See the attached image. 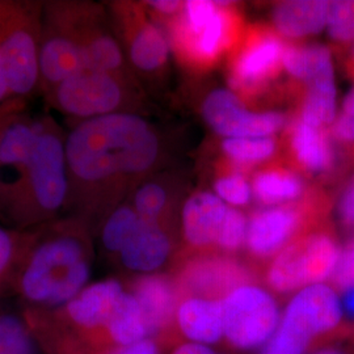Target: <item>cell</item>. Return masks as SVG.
<instances>
[{
    "label": "cell",
    "mask_w": 354,
    "mask_h": 354,
    "mask_svg": "<svg viewBox=\"0 0 354 354\" xmlns=\"http://www.w3.org/2000/svg\"><path fill=\"white\" fill-rule=\"evenodd\" d=\"M159 137L134 113H115L74 122L66 134L68 201L66 215L88 222L114 189L143 176L156 165Z\"/></svg>",
    "instance_id": "cell-1"
},
{
    "label": "cell",
    "mask_w": 354,
    "mask_h": 354,
    "mask_svg": "<svg viewBox=\"0 0 354 354\" xmlns=\"http://www.w3.org/2000/svg\"><path fill=\"white\" fill-rule=\"evenodd\" d=\"M91 273L88 222L67 215L35 228V238L16 272L11 290L29 310L51 311L86 289Z\"/></svg>",
    "instance_id": "cell-2"
},
{
    "label": "cell",
    "mask_w": 354,
    "mask_h": 354,
    "mask_svg": "<svg viewBox=\"0 0 354 354\" xmlns=\"http://www.w3.org/2000/svg\"><path fill=\"white\" fill-rule=\"evenodd\" d=\"M66 134L50 115L38 118L37 142L26 176L0 207L3 223L35 230L66 215L70 190Z\"/></svg>",
    "instance_id": "cell-3"
},
{
    "label": "cell",
    "mask_w": 354,
    "mask_h": 354,
    "mask_svg": "<svg viewBox=\"0 0 354 354\" xmlns=\"http://www.w3.org/2000/svg\"><path fill=\"white\" fill-rule=\"evenodd\" d=\"M44 1L0 0V61L12 96L39 92V45Z\"/></svg>",
    "instance_id": "cell-4"
},
{
    "label": "cell",
    "mask_w": 354,
    "mask_h": 354,
    "mask_svg": "<svg viewBox=\"0 0 354 354\" xmlns=\"http://www.w3.org/2000/svg\"><path fill=\"white\" fill-rule=\"evenodd\" d=\"M342 301L324 283L298 291L261 354H304L310 342L342 322Z\"/></svg>",
    "instance_id": "cell-5"
},
{
    "label": "cell",
    "mask_w": 354,
    "mask_h": 354,
    "mask_svg": "<svg viewBox=\"0 0 354 354\" xmlns=\"http://www.w3.org/2000/svg\"><path fill=\"white\" fill-rule=\"evenodd\" d=\"M45 99L53 109L74 122L125 113L120 111L127 102L125 77L84 68L66 79Z\"/></svg>",
    "instance_id": "cell-6"
},
{
    "label": "cell",
    "mask_w": 354,
    "mask_h": 354,
    "mask_svg": "<svg viewBox=\"0 0 354 354\" xmlns=\"http://www.w3.org/2000/svg\"><path fill=\"white\" fill-rule=\"evenodd\" d=\"M342 251L327 234L311 235L283 248L268 270V282L279 292L301 290L333 276Z\"/></svg>",
    "instance_id": "cell-7"
},
{
    "label": "cell",
    "mask_w": 354,
    "mask_h": 354,
    "mask_svg": "<svg viewBox=\"0 0 354 354\" xmlns=\"http://www.w3.org/2000/svg\"><path fill=\"white\" fill-rule=\"evenodd\" d=\"M223 337L243 351L260 348L270 340L279 327V310L268 291L243 285L221 299Z\"/></svg>",
    "instance_id": "cell-8"
},
{
    "label": "cell",
    "mask_w": 354,
    "mask_h": 354,
    "mask_svg": "<svg viewBox=\"0 0 354 354\" xmlns=\"http://www.w3.org/2000/svg\"><path fill=\"white\" fill-rule=\"evenodd\" d=\"M38 66L39 93L45 97L66 79L86 68L83 51L64 12V1H44Z\"/></svg>",
    "instance_id": "cell-9"
},
{
    "label": "cell",
    "mask_w": 354,
    "mask_h": 354,
    "mask_svg": "<svg viewBox=\"0 0 354 354\" xmlns=\"http://www.w3.org/2000/svg\"><path fill=\"white\" fill-rule=\"evenodd\" d=\"M38 136V118L24 100L0 108V207L10 200L26 176Z\"/></svg>",
    "instance_id": "cell-10"
},
{
    "label": "cell",
    "mask_w": 354,
    "mask_h": 354,
    "mask_svg": "<svg viewBox=\"0 0 354 354\" xmlns=\"http://www.w3.org/2000/svg\"><path fill=\"white\" fill-rule=\"evenodd\" d=\"M241 35V17L228 3H221L214 17L197 32L171 21L168 38L177 57L194 68H207L232 49Z\"/></svg>",
    "instance_id": "cell-11"
},
{
    "label": "cell",
    "mask_w": 354,
    "mask_h": 354,
    "mask_svg": "<svg viewBox=\"0 0 354 354\" xmlns=\"http://www.w3.org/2000/svg\"><path fill=\"white\" fill-rule=\"evenodd\" d=\"M286 45L273 32L254 28L243 39L230 68V84L241 95H256L279 75Z\"/></svg>",
    "instance_id": "cell-12"
},
{
    "label": "cell",
    "mask_w": 354,
    "mask_h": 354,
    "mask_svg": "<svg viewBox=\"0 0 354 354\" xmlns=\"http://www.w3.org/2000/svg\"><path fill=\"white\" fill-rule=\"evenodd\" d=\"M64 8L83 51L86 68L125 77L124 53L115 37L104 29L99 8L86 1H64Z\"/></svg>",
    "instance_id": "cell-13"
},
{
    "label": "cell",
    "mask_w": 354,
    "mask_h": 354,
    "mask_svg": "<svg viewBox=\"0 0 354 354\" xmlns=\"http://www.w3.org/2000/svg\"><path fill=\"white\" fill-rule=\"evenodd\" d=\"M206 122L226 138H264L277 133L286 124L279 112H248L241 97L228 89H215L203 102Z\"/></svg>",
    "instance_id": "cell-14"
},
{
    "label": "cell",
    "mask_w": 354,
    "mask_h": 354,
    "mask_svg": "<svg viewBox=\"0 0 354 354\" xmlns=\"http://www.w3.org/2000/svg\"><path fill=\"white\" fill-rule=\"evenodd\" d=\"M115 16L122 26L131 64L143 74L160 71L168 61L171 44L168 33L146 17L138 6H114Z\"/></svg>",
    "instance_id": "cell-15"
},
{
    "label": "cell",
    "mask_w": 354,
    "mask_h": 354,
    "mask_svg": "<svg viewBox=\"0 0 354 354\" xmlns=\"http://www.w3.org/2000/svg\"><path fill=\"white\" fill-rule=\"evenodd\" d=\"M250 272L228 257H200L192 260L180 273V285L198 298H223L243 285H248Z\"/></svg>",
    "instance_id": "cell-16"
},
{
    "label": "cell",
    "mask_w": 354,
    "mask_h": 354,
    "mask_svg": "<svg viewBox=\"0 0 354 354\" xmlns=\"http://www.w3.org/2000/svg\"><path fill=\"white\" fill-rule=\"evenodd\" d=\"M302 216L294 207L274 206L251 216L247 227V247L257 257H269L281 252L289 243Z\"/></svg>",
    "instance_id": "cell-17"
},
{
    "label": "cell",
    "mask_w": 354,
    "mask_h": 354,
    "mask_svg": "<svg viewBox=\"0 0 354 354\" xmlns=\"http://www.w3.org/2000/svg\"><path fill=\"white\" fill-rule=\"evenodd\" d=\"M171 248V239L160 222L140 218V227L118 257L129 270L149 276L165 266Z\"/></svg>",
    "instance_id": "cell-18"
},
{
    "label": "cell",
    "mask_w": 354,
    "mask_h": 354,
    "mask_svg": "<svg viewBox=\"0 0 354 354\" xmlns=\"http://www.w3.org/2000/svg\"><path fill=\"white\" fill-rule=\"evenodd\" d=\"M228 209L226 203L212 193L201 192L192 196L183 209L185 239L194 247L216 244Z\"/></svg>",
    "instance_id": "cell-19"
},
{
    "label": "cell",
    "mask_w": 354,
    "mask_h": 354,
    "mask_svg": "<svg viewBox=\"0 0 354 354\" xmlns=\"http://www.w3.org/2000/svg\"><path fill=\"white\" fill-rule=\"evenodd\" d=\"M131 294L140 304L152 339L172 322L176 314V288L165 276L149 274L134 282Z\"/></svg>",
    "instance_id": "cell-20"
},
{
    "label": "cell",
    "mask_w": 354,
    "mask_h": 354,
    "mask_svg": "<svg viewBox=\"0 0 354 354\" xmlns=\"http://www.w3.org/2000/svg\"><path fill=\"white\" fill-rule=\"evenodd\" d=\"M177 326L190 342L212 345L223 337L221 299L192 297L177 306Z\"/></svg>",
    "instance_id": "cell-21"
},
{
    "label": "cell",
    "mask_w": 354,
    "mask_h": 354,
    "mask_svg": "<svg viewBox=\"0 0 354 354\" xmlns=\"http://www.w3.org/2000/svg\"><path fill=\"white\" fill-rule=\"evenodd\" d=\"M329 1L290 0L274 7L273 24L281 36L302 38L317 35L328 23Z\"/></svg>",
    "instance_id": "cell-22"
},
{
    "label": "cell",
    "mask_w": 354,
    "mask_h": 354,
    "mask_svg": "<svg viewBox=\"0 0 354 354\" xmlns=\"http://www.w3.org/2000/svg\"><path fill=\"white\" fill-rule=\"evenodd\" d=\"M290 146L295 160L310 172H326L333 165L335 153L323 127L298 120L291 129Z\"/></svg>",
    "instance_id": "cell-23"
},
{
    "label": "cell",
    "mask_w": 354,
    "mask_h": 354,
    "mask_svg": "<svg viewBox=\"0 0 354 354\" xmlns=\"http://www.w3.org/2000/svg\"><path fill=\"white\" fill-rule=\"evenodd\" d=\"M301 121L314 127H323L336 121V83L333 68L323 71L307 83Z\"/></svg>",
    "instance_id": "cell-24"
},
{
    "label": "cell",
    "mask_w": 354,
    "mask_h": 354,
    "mask_svg": "<svg viewBox=\"0 0 354 354\" xmlns=\"http://www.w3.org/2000/svg\"><path fill=\"white\" fill-rule=\"evenodd\" d=\"M108 335L113 348L151 339L140 304L131 291H127L118 304L113 319L109 323Z\"/></svg>",
    "instance_id": "cell-25"
},
{
    "label": "cell",
    "mask_w": 354,
    "mask_h": 354,
    "mask_svg": "<svg viewBox=\"0 0 354 354\" xmlns=\"http://www.w3.org/2000/svg\"><path fill=\"white\" fill-rule=\"evenodd\" d=\"M304 189L302 180L286 169H266L253 178V194L264 205L292 201L304 193Z\"/></svg>",
    "instance_id": "cell-26"
},
{
    "label": "cell",
    "mask_w": 354,
    "mask_h": 354,
    "mask_svg": "<svg viewBox=\"0 0 354 354\" xmlns=\"http://www.w3.org/2000/svg\"><path fill=\"white\" fill-rule=\"evenodd\" d=\"M33 238L35 230H17L0 222V291L12 288L16 272Z\"/></svg>",
    "instance_id": "cell-27"
},
{
    "label": "cell",
    "mask_w": 354,
    "mask_h": 354,
    "mask_svg": "<svg viewBox=\"0 0 354 354\" xmlns=\"http://www.w3.org/2000/svg\"><path fill=\"white\" fill-rule=\"evenodd\" d=\"M140 225V216L131 205L113 209L102 223L100 239L102 247L111 253H118L133 238Z\"/></svg>",
    "instance_id": "cell-28"
},
{
    "label": "cell",
    "mask_w": 354,
    "mask_h": 354,
    "mask_svg": "<svg viewBox=\"0 0 354 354\" xmlns=\"http://www.w3.org/2000/svg\"><path fill=\"white\" fill-rule=\"evenodd\" d=\"M36 339L26 319L15 314H0V354H36Z\"/></svg>",
    "instance_id": "cell-29"
},
{
    "label": "cell",
    "mask_w": 354,
    "mask_h": 354,
    "mask_svg": "<svg viewBox=\"0 0 354 354\" xmlns=\"http://www.w3.org/2000/svg\"><path fill=\"white\" fill-rule=\"evenodd\" d=\"M222 150L234 165H252L261 163L276 152V142L270 137L264 138H226Z\"/></svg>",
    "instance_id": "cell-30"
},
{
    "label": "cell",
    "mask_w": 354,
    "mask_h": 354,
    "mask_svg": "<svg viewBox=\"0 0 354 354\" xmlns=\"http://www.w3.org/2000/svg\"><path fill=\"white\" fill-rule=\"evenodd\" d=\"M168 201V194L163 185L149 181L142 184L136 190L133 197V207L142 219L146 221H159L165 213Z\"/></svg>",
    "instance_id": "cell-31"
},
{
    "label": "cell",
    "mask_w": 354,
    "mask_h": 354,
    "mask_svg": "<svg viewBox=\"0 0 354 354\" xmlns=\"http://www.w3.org/2000/svg\"><path fill=\"white\" fill-rule=\"evenodd\" d=\"M329 36L339 42L354 41V0L329 1Z\"/></svg>",
    "instance_id": "cell-32"
},
{
    "label": "cell",
    "mask_w": 354,
    "mask_h": 354,
    "mask_svg": "<svg viewBox=\"0 0 354 354\" xmlns=\"http://www.w3.org/2000/svg\"><path fill=\"white\" fill-rule=\"evenodd\" d=\"M214 188L216 196L225 203L244 206L251 201L252 188L241 174H230L219 177L215 181Z\"/></svg>",
    "instance_id": "cell-33"
},
{
    "label": "cell",
    "mask_w": 354,
    "mask_h": 354,
    "mask_svg": "<svg viewBox=\"0 0 354 354\" xmlns=\"http://www.w3.org/2000/svg\"><path fill=\"white\" fill-rule=\"evenodd\" d=\"M247 222L239 210L230 207L216 245L225 251H238L247 239Z\"/></svg>",
    "instance_id": "cell-34"
},
{
    "label": "cell",
    "mask_w": 354,
    "mask_h": 354,
    "mask_svg": "<svg viewBox=\"0 0 354 354\" xmlns=\"http://www.w3.org/2000/svg\"><path fill=\"white\" fill-rule=\"evenodd\" d=\"M333 281L340 289L354 286V241H351L342 252L337 268L333 273Z\"/></svg>",
    "instance_id": "cell-35"
},
{
    "label": "cell",
    "mask_w": 354,
    "mask_h": 354,
    "mask_svg": "<svg viewBox=\"0 0 354 354\" xmlns=\"http://www.w3.org/2000/svg\"><path fill=\"white\" fill-rule=\"evenodd\" d=\"M104 354H160L158 344L152 339H145L142 342H134L127 346L112 348Z\"/></svg>",
    "instance_id": "cell-36"
},
{
    "label": "cell",
    "mask_w": 354,
    "mask_h": 354,
    "mask_svg": "<svg viewBox=\"0 0 354 354\" xmlns=\"http://www.w3.org/2000/svg\"><path fill=\"white\" fill-rule=\"evenodd\" d=\"M332 134L342 142H354V117L342 113L332 127Z\"/></svg>",
    "instance_id": "cell-37"
},
{
    "label": "cell",
    "mask_w": 354,
    "mask_h": 354,
    "mask_svg": "<svg viewBox=\"0 0 354 354\" xmlns=\"http://www.w3.org/2000/svg\"><path fill=\"white\" fill-rule=\"evenodd\" d=\"M339 214L345 226L354 227V181L342 196Z\"/></svg>",
    "instance_id": "cell-38"
},
{
    "label": "cell",
    "mask_w": 354,
    "mask_h": 354,
    "mask_svg": "<svg viewBox=\"0 0 354 354\" xmlns=\"http://www.w3.org/2000/svg\"><path fill=\"white\" fill-rule=\"evenodd\" d=\"M146 4L153 12L163 15V16H172V15L177 16V12L181 11L184 7V3L178 0H153V1H147Z\"/></svg>",
    "instance_id": "cell-39"
},
{
    "label": "cell",
    "mask_w": 354,
    "mask_h": 354,
    "mask_svg": "<svg viewBox=\"0 0 354 354\" xmlns=\"http://www.w3.org/2000/svg\"><path fill=\"white\" fill-rule=\"evenodd\" d=\"M172 354H222L213 351L209 345L196 344V342H187L180 345L174 351Z\"/></svg>",
    "instance_id": "cell-40"
},
{
    "label": "cell",
    "mask_w": 354,
    "mask_h": 354,
    "mask_svg": "<svg viewBox=\"0 0 354 354\" xmlns=\"http://www.w3.org/2000/svg\"><path fill=\"white\" fill-rule=\"evenodd\" d=\"M12 100H17V99H15L12 96L7 74H6L3 64L0 61V108L6 106L8 102H11Z\"/></svg>",
    "instance_id": "cell-41"
},
{
    "label": "cell",
    "mask_w": 354,
    "mask_h": 354,
    "mask_svg": "<svg viewBox=\"0 0 354 354\" xmlns=\"http://www.w3.org/2000/svg\"><path fill=\"white\" fill-rule=\"evenodd\" d=\"M342 313L354 319V286L346 289L342 301Z\"/></svg>",
    "instance_id": "cell-42"
},
{
    "label": "cell",
    "mask_w": 354,
    "mask_h": 354,
    "mask_svg": "<svg viewBox=\"0 0 354 354\" xmlns=\"http://www.w3.org/2000/svg\"><path fill=\"white\" fill-rule=\"evenodd\" d=\"M344 113L353 115L354 117V88L349 91V93L345 96L344 102H342Z\"/></svg>",
    "instance_id": "cell-43"
},
{
    "label": "cell",
    "mask_w": 354,
    "mask_h": 354,
    "mask_svg": "<svg viewBox=\"0 0 354 354\" xmlns=\"http://www.w3.org/2000/svg\"><path fill=\"white\" fill-rule=\"evenodd\" d=\"M317 354H342V352H337V351H330V349H328V351H322V352H319V353Z\"/></svg>",
    "instance_id": "cell-44"
},
{
    "label": "cell",
    "mask_w": 354,
    "mask_h": 354,
    "mask_svg": "<svg viewBox=\"0 0 354 354\" xmlns=\"http://www.w3.org/2000/svg\"><path fill=\"white\" fill-rule=\"evenodd\" d=\"M353 58H354V53H353Z\"/></svg>",
    "instance_id": "cell-45"
}]
</instances>
